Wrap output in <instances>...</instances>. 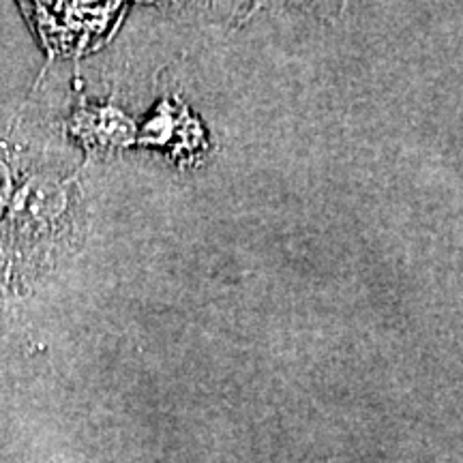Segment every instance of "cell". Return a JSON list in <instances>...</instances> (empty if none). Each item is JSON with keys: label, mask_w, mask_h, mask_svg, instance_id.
<instances>
[{"label": "cell", "mask_w": 463, "mask_h": 463, "mask_svg": "<svg viewBox=\"0 0 463 463\" xmlns=\"http://www.w3.org/2000/svg\"><path fill=\"white\" fill-rule=\"evenodd\" d=\"M62 211L65 194L56 184L34 181L22 189L5 232V253L11 262L22 266V273H33V264L42 258L39 247L54 241L50 230H58Z\"/></svg>", "instance_id": "6da1fadb"}, {"label": "cell", "mask_w": 463, "mask_h": 463, "mask_svg": "<svg viewBox=\"0 0 463 463\" xmlns=\"http://www.w3.org/2000/svg\"><path fill=\"white\" fill-rule=\"evenodd\" d=\"M11 194V170H9V157L7 150L0 148V213L7 206Z\"/></svg>", "instance_id": "7a4b0ae2"}]
</instances>
